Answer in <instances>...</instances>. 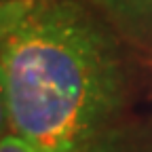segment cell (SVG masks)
Returning <instances> with one entry per match:
<instances>
[{
	"label": "cell",
	"instance_id": "obj_1",
	"mask_svg": "<svg viewBox=\"0 0 152 152\" xmlns=\"http://www.w3.org/2000/svg\"><path fill=\"white\" fill-rule=\"evenodd\" d=\"M11 129L42 152H74L123 125L127 70L108 26L74 0H42L0 42Z\"/></svg>",
	"mask_w": 152,
	"mask_h": 152
},
{
	"label": "cell",
	"instance_id": "obj_2",
	"mask_svg": "<svg viewBox=\"0 0 152 152\" xmlns=\"http://www.w3.org/2000/svg\"><path fill=\"white\" fill-rule=\"evenodd\" d=\"M0 152H42V150L34 148L32 144L23 142L17 135H7L0 140ZM74 152H152V131L146 127L135 129L127 125L114 135Z\"/></svg>",
	"mask_w": 152,
	"mask_h": 152
},
{
	"label": "cell",
	"instance_id": "obj_3",
	"mask_svg": "<svg viewBox=\"0 0 152 152\" xmlns=\"http://www.w3.org/2000/svg\"><path fill=\"white\" fill-rule=\"evenodd\" d=\"M121 26L146 32L152 28V0H91Z\"/></svg>",
	"mask_w": 152,
	"mask_h": 152
},
{
	"label": "cell",
	"instance_id": "obj_4",
	"mask_svg": "<svg viewBox=\"0 0 152 152\" xmlns=\"http://www.w3.org/2000/svg\"><path fill=\"white\" fill-rule=\"evenodd\" d=\"M34 4L32 0H0V42L17 30Z\"/></svg>",
	"mask_w": 152,
	"mask_h": 152
},
{
	"label": "cell",
	"instance_id": "obj_5",
	"mask_svg": "<svg viewBox=\"0 0 152 152\" xmlns=\"http://www.w3.org/2000/svg\"><path fill=\"white\" fill-rule=\"evenodd\" d=\"M11 127L9 121V106H7V91H4V80L0 74V140L7 137V129Z\"/></svg>",
	"mask_w": 152,
	"mask_h": 152
},
{
	"label": "cell",
	"instance_id": "obj_6",
	"mask_svg": "<svg viewBox=\"0 0 152 152\" xmlns=\"http://www.w3.org/2000/svg\"><path fill=\"white\" fill-rule=\"evenodd\" d=\"M32 2H42V0H32Z\"/></svg>",
	"mask_w": 152,
	"mask_h": 152
}]
</instances>
